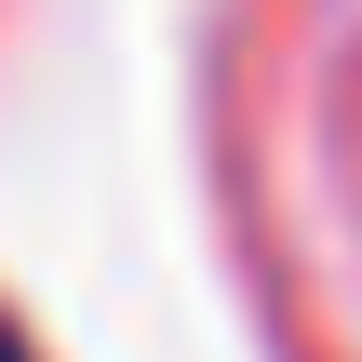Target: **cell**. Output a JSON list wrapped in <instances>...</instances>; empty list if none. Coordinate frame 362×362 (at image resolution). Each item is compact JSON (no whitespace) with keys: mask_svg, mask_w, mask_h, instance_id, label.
I'll list each match as a JSON object with an SVG mask.
<instances>
[{"mask_svg":"<svg viewBox=\"0 0 362 362\" xmlns=\"http://www.w3.org/2000/svg\"><path fill=\"white\" fill-rule=\"evenodd\" d=\"M0 362H27V336H13V322H0Z\"/></svg>","mask_w":362,"mask_h":362,"instance_id":"6da1fadb","label":"cell"}]
</instances>
